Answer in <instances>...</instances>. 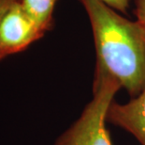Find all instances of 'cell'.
<instances>
[{
    "label": "cell",
    "instance_id": "ba28073f",
    "mask_svg": "<svg viewBox=\"0 0 145 145\" xmlns=\"http://www.w3.org/2000/svg\"><path fill=\"white\" fill-rule=\"evenodd\" d=\"M16 0H0V17L2 16L3 13L10 7L11 4L13 2H15ZM5 58L4 55L2 54V52L0 51V60Z\"/></svg>",
    "mask_w": 145,
    "mask_h": 145
},
{
    "label": "cell",
    "instance_id": "3957f363",
    "mask_svg": "<svg viewBox=\"0 0 145 145\" xmlns=\"http://www.w3.org/2000/svg\"><path fill=\"white\" fill-rule=\"evenodd\" d=\"M44 34L16 0L0 17V51L5 58L19 53Z\"/></svg>",
    "mask_w": 145,
    "mask_h": 145
},
{
    "label": "cell",
    "instance_id": "8992f818",
    "mask_svg": "<svg viewBox=\"0 0 145 145\" xmlns=\"http://www.w3.org/2000/svg\"><path fill=\"white\" fill-rule=\"evenodd\" d=\"M135 12L137 22L145 31V0H135Z\"/></svg>",
    "mask_w": 145,
    "mask_h": 145
},
{
    "label": "cell",
    "instance_id": "52a82bcc",
    "mask_svg": "<svg viewBox=\"0 0 145 145\" xmlns=\"http://www.w3.org/2000/svg\"><path fill=\"white\" fill-rule=\"evenodd\" d=\"M109 7L112 8L113 10L125 12L128 8L129 0H101Z\"/></svg>",
    "mask_w": 145,
    "mask_h": 145
},
{
    "label": "cell",
    "instance_id": "277c9868",
    "mask_svg": "<svg viewBox=\"0 0 145 145\" xmlns=\"http://www.w3.org/2000/svg\"><path fill=\"white\" fill-rule=\"evenodd\" d=\"M107 121L122 127L145 145V88L127 103L112 102L108 110Z\"/></svg>",
    "mask_w": 145,
    "mask_h": 145
},
{
    "label": "cell",
    "instance_id": "7a4b0ae2",
    "mask_svg": "<svg viewBox=\"0 0 145 145\" xmlns=\"http://www.w3.org/2000/svg\"><path fill=\"white\" fill-rule=\"evenodd\" d=\"M120 89L110 75L95 70L93 98L78 120L57 138L54 145H112L106 128L107 115Z\"/></svg>",
    "mask_w": 145,
    "mask_h": 145
},
{
    "label": "cell",
    "instance_id": "5b68a950",
    "mask_svg": "<svg viewBox=\"0 0 145 145\" xmlns=\"http://www.w3.org/2000/svg\"><path fill=\"white\" fill-rule=\"evenodd\" d=\"M24 11L44 32L51 29L57 0H19Z\"/></svg>",
    "mask_w": 145,
    "mask_h": 145
},
{
    "label": "cell",
    "instance_id": "6da1fadb",
    "mask_svg": "<svg viewBox=\"0 0 145 145\" xmlns=\"http://www.w3.org/2000/svg\"><path fill=\"white\" fill-rule=\"evenodd\" d=\"M93 31L97 69L136 97L145 88V31L101 0H80Z\"/></svg>",
    "mask_w": 145,
    "mask_h": 145
}]
</instances>
